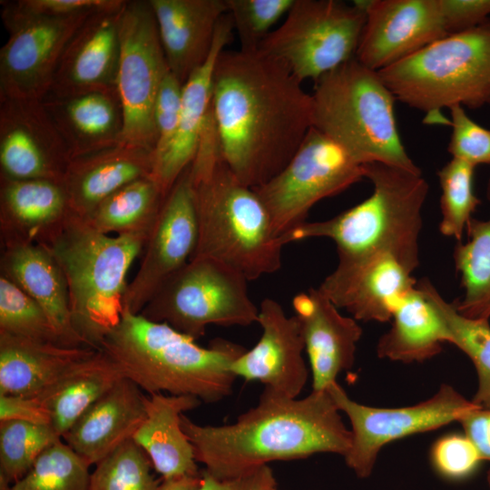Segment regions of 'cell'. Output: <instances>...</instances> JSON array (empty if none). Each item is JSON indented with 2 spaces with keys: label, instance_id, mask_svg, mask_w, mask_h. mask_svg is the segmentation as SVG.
<instances>
[{
  "label": "cell",
  "instance_id": "cell-6",
  "mask_svg": "<svg viewBox=\"0 0 490 490\" xmlns=\"http://www.w3.org/2000/svg\"><path fill=\"white\" fill-rule=\"evenodd\" d=\"M148 236L103 234L73 213L41 243L64 272L73 326L85 347L101 350L121 320L127 274Z\"/></svg>",
  "mask_w": 490,
  "mask_h": 490
},
{
  "label": "cell",
  "instance_id": "cell-13",
  "mask_svg": "<svg viewBox=\"0 0 490 490\" xmlns=\"http://www.w3.org/2000/svg\"><path fill=\"white\" fill-rule=\"evenodd\" d=\"M1 6L8 37L0 50V100L43 101L66 44L94 12L54 17L29 13L15 1Z\"/></svg>",
  "mask_w": 490,
  "mask_h": 490
},
{
  "label": "cell",
  "instance_id": "cell-7",
  "mask_svg": "<svg viewBox=\"0 0 490 490\" xmlns=\"http://www.w3.org/2000/svg\"><path fill=\"white\" fill-rule=\"evenodd\" d=\"M312 126L362 164L382 162L420 172L406 151L395 117V95L378 72L356 57L315 81Z\"/></svg>",
  "mask_w": 490,
  "mask_h": 490
},
{
  "label": "cell",
  "instance_id": "cell-49",
  "mask_svg": "<svg viewBox=\"0 0 490 490\" xmlns=\"http://www.w3.org/2000/svg\"><path fill=\"white\" fill-rule=\"evenodd\" d=\"M489 409L478 407L466 414L461 423L465 436L477 449L482 460L490 461V447L487 442L486 428Z\"/></svg>",
  "mask_w": 490,
  "mask_h": 490
},
{
  "label": "cell",
  "instance_id": "cell-22",
  "mask_svg": "<svg viewBox=\"0 0 490 490\" xmlns=\"http://www.w3.org/2000/svg\"><path fill=\"white\" fill-rule=\"evenodd\" d=\"M229 13L220 21L213 48L206 62L184 82L178 128L165 154L153 164L152 177L167 196L181 174L191 165L211 118L212 80L216 61L232 40Z\"/></svg>",
  "mask_w": 490,
  "mask_h": 490
},
{
  "label": "cell",
  "instance_id": "cell-2",
  "mask_svg": "<svg viewBox=\"0 0 490 490\" xmlns=\"http://www.w3.org/2000/svg\"><path fill=\"white\" fill-rule=\"evenodd\" d=\"M339 412L328 389L298 399L264 387L258 404L233 424L202 426L182 414L181 426L197 462L214 477L228 479L277 460L318 453L344 457L351 432Z\"/></svg>",
  "mask_w": 490,
  "mask_h": 490
},
{
  "label": "cell",
  "instance_id": "cell-40",
  "mask_svg": "<svg viewBox=\"0 0 490 490\" xmlns=\"http://www.w3.org/2000/svg\"><path fill=\"white\" fill-rule=\"evenodd\" d=\"M0 332L63 346L42 308L2 275H0Z\"/></svg>",
  "mask_w": 490,
  "mask_h": 490
},
{
  "label": "cell",
  "instance_id": "cell-28",
  "mask_svg": "<svg viewBox=\"0 0 490 490\" xmlns=\"http://www.w3.org/2000/svg\"><path fill=\"white\" fill-rule=\"evenodd\" d=\"M201 404L193 396L144 395L145 418L132 439L162 479L200 474L193 446L181 426V416Z\"/></svg>",
  "mask_w": 490,
  "mask_h": 490
},
{
  "label": "cell",
  "instance_id": "cell-33",
  "mask_svg": "<svg viewBox=\"0 0 490 490\" xmlns=\"http://www.w3.org/2000/svg\"><path fill=\"white\" fill-rule=\"evenodd\" d=\"M165 197L152 176L144 177L105 198L83 220L107 235L149 234Z\"/></svg>",
  "mask_w": 490,
  "mask_h": 490
},
{
  "label": "cell",
  "instance_id": "cell-3",
  "mask_svg": "<svg viewBox=\"0 0 490 490\" xmlns=\"http://www.w3.org/2000/svg\"><path fill=\"white\" fill-rule=\"evenodd\" d=\"M101 350L123 376L148 394L167 392L215 403L230 396L236 377L231 363L246 349L216 338L205 348L163 322L123 310Z\"/></svg>",
  "mask_w": 490,
  "mask_h": 490
},
{
  "label": "cell",
  "instance_id": "cell-42",
  "mask_svg": "<svg viewBox=\"0 0 490 490\" xmlns=\"http://www.w3.org/2000/svg\"><path fill=\"white\" fill-rule=\"evenodd\" d=\"M452 127L447 151L474 167L490 164V129L475 122L461 105L450 107Z\"/></svg>",
  "mask_w": 490,
  "mask_h": 490
},
{
  "label": "cell",
  "instance_id": "cell-19",
  "mask_svg": "<svg viewBox=\"0 0 490 490\" xmlns=\"http://www.w3.org/2000/svg\"><path fill=\"white\" fill-rule=\"evenodd\" d=\"M257 322L262 328L260 340L231 363L230 371L236 377L260 381L265 387L297 398L309 377L299 318L288 317L277 300L266 298L259 308Z\"/></svg>",
  "mask_w": 490,
  "mask_h": 490
},
{
  "label": "cell",
  "instance_id": "cell-30",
  "mask_svg": "<svg viewBox=\"0 0 490 490\" xmlns=\"http://www.w3.org/2000/svg\"><path fill=\"white\" fill-rule=\"evenodd\" d=\"M96 349L70 348L0 332V395L40 396Z\"/></svg>",
  "mask_w": 490,
  "mask_h": 490
},
{
  "label": "cell",
  "instance_id": "cell-47",
  "mask_svg": "<svg viewBox=\"0 0 490 490\" xmlns=\"http://www.w3.org/2000/svg\"><path fill=\"white\" fill-rule=\"evenodd\" d=\"M276 485L273 472L267 465L228 479L216 478L204 469L198 490H271Z\"/></svg>",
  "mask_w": 490,
  "mask_h": 490
},
{
  "label": "cell",
  "instance_id": "cell-32",
  "mask_svg": "<svg viewBox=\"0 0 490 490\" xmlns=\"http://www.w3.org/2000/svg\"><path fill=\"white\" fill-rule=\"evenodd\" d=\"M392 320L391 328L377 344L380 358L423 362L438 355L443 344L448 343L444 321L417 286L401 300Z\"/></svg>",
  "mask_w": 490,
  "mask_h": 490
},
{
  "label": "cell",
  "instance_id": "cell-23",
  "mask_svg": "<svg viewBox=\"0 0 490 490\" xmlns=\"http://www.w3.org/2000/svg\"><path fill=\"white\" fill-rule=\"evenodd\" d=\"M170 71L182 83L209 58L227 0H150Z\"/></svg>",
  "mask_w": 490,
  "mask_h": 490
},
{
  "label": "cell",
  "instance_id": "cell-45",
  "mask_svg": "<svg viewBox=\"0 0 490 490\" xmlns=\"http://www.w3.org/2000/svg\"><path fill=\"white\" fill-rule=\"evenodd\" d=\"M17 5L34 15L45 16H71L100 10L117 8L124 0H19Z\"/></svg>",
  "mask_w": 490,
  "mask_h": 490
},
{
  "label": "cell",
  "instance_id": "cell-31",
  "mask_svg": "<svg viewBox=\"0 0 490 490\" xmlns=\"http://www.w3.org/2000/svg\"><path fill=\"white\" fill-rule=\"evenodd\" d=\"M122 377L116 362L103 350H95L73 365L36 397L48 410L52 426L63 437Z\"/></svg>",
  "mask_w": 490,
  "mask_h": 490
},
{
  "label": "cell",
  "instance_id": "cell-12",
  "mask_svg": "<svg viewBox=\"0 0 490 490\" xmlns=\"http://www.w3.org/2000/svg\"><path fill=\"white\" fill-rule=\"evenodd\" d=\"M328 390L338 409L349 419L351 446L344 458L359 478L371 475L381 448L388 443L459 421L468 412L480 407L449 384H441L424 401L401 407L360 404L351 399L338 382Z\"/></svg>",
  "mask_w": 490,
  "mask_h": 490
},
{
  "label": "cell",
  "instance_id": "cell-21",
  "mask_svg": "<svg viewBox=\"0 0 490 490\" xmlns=\"http://www.w3.org/2000/svg\"><path fill=\"white\" fill-rule=\"evenodd\" d=\"M292 307L309 359L312 390H326L353 367L362 328L352 317L343 316L318 288L294 296Z\"/></svg>",
  "mask_w": 490,
  "mask_h": 490
},
{
  "label": "cell",
  "instance_id": "cell-44",
  "mask_svg": "<svg viewBox=\"0 0 490 490\" xmlns=\"http://www.w3.org/2000/svg\"><path fill=\"white\" fill-rule=\"evenodd\" d=\"M431 456L436 470L451 479L470 475L482 461L473 443L465 435L456 434L438 439L432 448Z\"/></svg>",
  "mask_w": 490,
  "mask_h": 490
},
{
  "label": "cell",
  "instance_id": "cell-51",
  "mask_svg": "<svg viewBox=\"0 0 490 490\" xmlns=\"http://www.w3.org/2000/svg\"><path fill=\"white\" fill-rule=\"evenodd\" d=\"M486 436H487V442L490 447V409H489L488 420H487Z\"/></svg>",
  "mask_w": 490,
  "mask_h": 490
},
{
  "label": "cell",
  "instance_id": "cell-4",
  "mask_svg": "<svg viewBox=\"0 0 490 490\" xmlns=\"http://www.w3.org/2000/svg\"><path fill=\"white\" fill-rule=\"evenodd\" d=\"M189 169L198 220L191 259L217 260L248 281L278 271L284 245L265 205L230 171L220 146L212 143L200 149Z\"/></svg>",
  "mask_w": 490,
  "mask_h": 490
},
{
  "label": "cell",
  "instance_id": "cell-48",
  "mask_svg": "<svg viewBox=\"0 0 490 490\" xmlns=\"http://www.w3.org/2000/svg\"><path fill=\"white\" fill-rule=\"evenodd\" d=\"M20 420L51 425V416L38 397L0 395V421Z\"/></svg>",
  "mask_w": 490,
  "mask_h": 490
},
{
  "label": "cell",
  "instance_id": "cell-34",
  "mask_svg": "<svg viewBox=\"0 0 490 490\" xmlns=\"http://www.w3.org/2000/svg\"><path fill=\"white\" fill-rule=\"evenodd\" d=\"M490 201V178L486 188ZM468 240L454 250V261L460 274L464 295L455 306L463 316L490 318V218H472L466 226Z\"/></svg>",
  "mask_w": 490,
  "mask_h": 490
},
{
  "label": "cell",
  "instance_id": "cell-46",
  "mask_svg": "<svg viewBox=\"0 0 490 490\" xmlns=\"http://www.w3.org/2000/svg\"><path fill=\"white\" fill-rule=\"evenodd\" d=\"M448 35L467 31L490 18V0H440Z\"/></svg>",
  "mask_w": 490,
  "mask_h": 490
},
{
  "label": "cell",
  "instance_id": "cell-15",
  "mask_svg": "<svg viewBox=\"0 0 490 490\" xmlns=\"http://www.w3.org/2000/svg\"><path fill=\"white\" fill-rule=\"evenodd\" d=\"M198 220L189 167L165 197L128 283L123 310L140 314L161 286L188 263L196 249Z\"/></svg>",
  "mask_w": 490,
  "mask_h": 490
},
{
  "label": "cell",
  "instance_id": "cell-35",
  "mask_svg": "<svg viewBox=\"0 0 490 490\" xmlns=\"http://www.w3.org/2000/svg\"><path fill=\"white\" fill-rule=\"evenodd\" d=\"M416 286L444 321L448 343L464 352L475 366L477 389L471 400L482 408L490 409L489 319L463 316L457 311L455 303L447 302L426 278L420 279Z\"/></svg>",
  "mask_w": 490,
  "mask_h": 490
},
{
  "label": "cell",
  "instance_id": "cell-1",
  "mask_svg": "<svg viewBox=\"0 0 490 490\" xmlns=\"http://www.w3.org/2000/svg\"><path fill=\"white\" fill-rule=\"evenodd\" d=\"M211 112L224 162L252 189L288 164L312 127L311 94L259 48L219 54Z\"/></svg>",
  "mask_w": 490,
  "mask_h": 490
},
{
  "label": "cell",
  "instance_id": "cell-41",
  "mask_svg": "<svg viewBox=\"0 0 490 490\" xmlns=\"http://www.w3.org/2000/svg\"><path fill=\"white\" fill-rule=\"evenodd\" d=\"M295 0H227L241 49H257Z\"/></svg>",
  "mask_w": 490,
  "mask_h": 490
},
{
  "label": "cell",
  "instance_id": "cell-5",
  "mask_svg": "<svg viewBox=\"0 0 490 490\" xmlns=\"http://www.w3.org/2000/svg\"><path fill=\"white\" fill-rule=\"evenodd\" d=\"M371 195L322 221L304 222L283 234V245L311 238L334 241L338 258L389 253L412 273L419 265L422 211L429 186L422 172L382 162L364 164Z\"/></svg>",
  "mask_w": 490,
  "mask_h": 490
},
{
  "label": "cell",
  "instance_id": "cell-9",
  "mask_svg": "<svg viewBox=\"0 0 490 490\" xmlns=\"http://www.w3.org/2000/svg\"><path fill=\"white\" fill-rule=\"evenodd\" d=\"M248 279L217 260L193 258L171 276L141 311L197 340L210 325L250 326L259 308L248 292Z\"/></svg>",
  "mask_w": 490,
  "mask_h": 490
},
{
  "label": "cell",
  "instance_id": "cell-17",
  "mask_svg": "<svg viewBox=\"0 0 490 490\" xmlns=\"http://www.w3.org/2000/svg\"><path fill=\"white\" fill-rule=\"evenodd\" d=\"M366 22L356 59L383 70L448 35L440 0L364 1Z\"/></svg>",
  "mask_w": 490,
  "mask_h": 490
},
{
  "label": "cell",
  "instance_id": "cell-20",
  "mask_svg": "<svg viewBox=\"0 0 490 490\" xmlns=\"http://www.w3.org/2000/svg\"><path fill=\"white\" fill-rule=\"evenodd\" d=\"M91 14L66 44L47 96L117 90L123 7Z\"/></svg>",
  "mask_w": 490,
  "mask_h": 490
},
{
  "label": "cell",
  "instance_id": "cell-29",
  "mask_svg": "<svg viewBox=\"0 0 490 490\" xmlns=\"http://www.w3.org/2000/svg\"><path fill=\"white\" fill-rule=\"evenodd\" d=\"M43 103L71 160L122 142L123 113L117 90L64 98L46 96Z\"/></svg>",
  "mask_w": 490,
  "mask_h": 490
},
{
  "label": "cell",
  "instance_id": "cell-24",
  "mask_svg": "<svg viewBox=\"0 0 490 490\" xmlns=\"http://www.w3.org/2000/svg\"><path fill=\"white\" fill-rule=\"evenodd\" d=\"M71 214L63 181L0 177L2 249L44 243Z\"/></svg>",
  "mask_w": 490,
  "mask_h": 490
},
{
  "label": "cell",
  "instance_id": "cell-39",
  "mask_svg": "<svg viewBox=\"0 0 490 490\" xmlns=\"http://www.w3.org/2000/svg\"><path fill=\"white\" fill-rule=\"evenodd\" d=\"M152 462L145 452L129 440L95 465L89 490H155Z\"/></svg>",
  "mask_w": 490,
  "mask_h": 490
},
{
  "label": "cell",
  "instance_id": "cell-50",
  "mask_svg": "<svg viewBox=\"0 0 490 490\" xmlns=\"http://www.w3.org/2000/svg\"><path fill=\"white\" fill-rule=\"evenodd\" d=\"M201 472L196 475H183L162 479L155 490H198Z\"/></svg>",
  "mask_w": 490,
  "mask_h": 490
},
{
  "label": "cell",
  "instance_id": "cell-37",
  "mask_svg": "<svg viewBox=\"0 0 490 490\" xmlns=\"http://www.w3.org/2000/svg\"><path fill=\"white\" fill-rule=\"evenodd\" d=\"M61 439L51 425L0 421V475L12 484L16 482L44 450Z\"/></svg>",
  "mask_w": 490,
  "mask_h": 490
},
{
  "label": "cell",
  "instance_id": "cell-38",
  "mask_svg": "<svg viewBox=\"0 0 490 490\" xmlns=\"http://www.w3.org/2000/svg\"><path fill=\"white\" fill-rule=\"evenodd\" d=\"M475 167L452 158L437 172L440 188V232L460 241L472 214L480 204L474 191Z\"/></svg>",
  "mask_w": 490,
  "mask_h": 490
},
{
  "label": "cell",
  "instance_id": "cell-8",
  "mask_svg": "<svg viewBox=\"0 0 490 490\" xmlns=\"http://www.w3.org/2000/svg\"><path fill=\"white\" fill-rule=\"evenodd\" d=\"M378 74L396 99L425 113L427 123L449 124L440 113L445 108L490 106V18Z\"/></svg>",
  "mask_w": 490,
  "mask_h": 490
},
{
  "label": "cell",
  "instance_id": "cell-16",
  "mask_svg": "<svg viewBox=\"0 0 490 490\" xmlns=\"http://www.w3.org/2000/svg\"><path fill=\"white\" fill-rule=\"evenodd\" d=\"M70 162L43 101L0 100V177L63 181Z\"/></svg>",
  "mask_w": 490,
  "mask_h": 490
},
{
  "label": "cell",
  "instance_id": "cell-18",
  "mask_svg": "<svg viewBox=\"0 0 490 490\" xmlns=\"http://www.w3.org/2000/svg\"><path fill=\"white\" fill-rule=\"evenodd\" d=\"M412 274L389 253L338 258L318 289L356 320L386 322L416 286Z\"/></svg>",
  "mask_w": 490,
  "mask_h": 490
},
{
  "label": "cell",
  "instance_id": "cell-26",
  "mask_svg": "<svg viewBox=\"0 0 490 490\" xmlns=\"http://www.w3.org/2000/svg\"><path fill=\"white\" fill-rule=\"evenodd\" d=\"M152 151L123 142L72 159L63 184L73 213L85 220L105 198L152 176Z\"/></svg>",
  "mask_w": 490,
  "mask_h": 490
},
{
  "label": "cell",
  "instance_id": "cell-25",
  "mask_svg": "<svg viewBox=\"0 0 490 490\" xmlns=\"http://www.w3.org/2000/svg\"><path fill=\"white\" fill-rule=\"evenodd\" d=\"M145 415L142 389L124 377L93 403L62 438L90 466L96 465L132 438Z\"/></svg>",
  "mask_w": 490,
  "mask_h": 490
},
{
  "label": "cell",
  "instance_id": "cell-10",
  "mask_svg": "<svg viewBox=\"0 0 490 490\" xmlns=\"http://www.w3.org/2000/svg\"><path fill=\"white\" fill-rule=\"evenodd\" d=\"M365 22L364 1L295 0L259 49L300 83L317 81L355 57Z\"/></svg>",
  "mask_w": 490,
  "mask_h": 490
},
{
  "label": "cell",
  "instance_id": "cell-11",
  "mask_svg": "<svg viewBox=\"0 0 490 490\" xmlns=\"http://www.w3.org/2000/svg\"><path fill=\"white\" fill-rule=\"evenodd\" d=\"M365 178L364 164L311 127L288 164L254 191L265 205L275 234L306 222L311 208Z\"/></svg>",
  "mask_w": 490,
  "mask_h": 490
},
{
  "label": "cell",
  "instance_id": "cell-53",
  "mask_svg": "<svg viewBox=\"0 0 490 490\" xmlns=\"http://www.w3.org/2000/svg\"><path fill=\"white\" fill-rule=\"evenodd\" d=\"M271 490H277V488L275 487V488H272Z\"/></svg>",
  "mask_w": 490,
  "mask_h": 490
},
{
  "label": "cell",
  "instance_id": "cell-14",
  "mask_svg": "<svg viewBox=\"0 0 490 490\" xmlns=\"http://www.w3.org/2000/svg\"><path fill=\"white\" fill-rule=\"evenodd\" d=\"M117 91L123 113L122 142L154 152V105L170 71L149 1H126L120 24Z\"/></svg>",
  "mask_w": 490,
  "mask_h": 490
},
{
  "label": "cell",
  "instance_id": "cell-43",
  "mask_svg": "<svg viewBox=\"0 0 490 490\" xmlns=\"http://www.w3.org/2000/svg\"><path fill=\"white\" fill-rule=\"evenodd\" d=\"M183 83L169 71L160 86L154 105L156 145L153 164L167 152L175 136L182 101Z\"/></svg>",
  "mask_w": 490,
  "mask_h": 490
},
{
  "label": "cell",
  "instance_id": "cell-36",
  "mask_svg": "<svg viewBox=\"0 0 490 490\" xmlns=\"http://www.w3.org/2000/svg\"><path fill=\"white\" fill-rule=\"evenodd\" d=\"M90 466L61 439L44 450L10 490H89Z\"/></svg>",
  "mask_w": 490,
  "mask_h": 490
},
{
  "label": "cell",
  "instance_id": "cell-52",
  "mask_svg": "<svg viewBox=\"0 0 490 490\" xmlns=\"http://www.w3.org/2000/svg\"><path fill=\"white\" fill-rule=\"evenodd\" d=\"M486 480H487L488 486L490 488V469H489V471L487 473Z\"/></svg>",
  "mask_w": 490,
  "mask_h": 490
},
{
  "label": "cell",
  "instance_id": "cell-27",
  "mask_svg": "<svg viewBox=\"0 0 490 490\" xmlns=\"http://www.w3.org/2000/svg\"><path fill=\"white\" fill-rule=\"evenodd\" d=\"M1 275L44 311L64 347H85L74 328L65 277L52 253L42 244L2 249Z\"/></svg>",
  "mask_w": 490,
  "mask_h": 490
}]
</instances>
